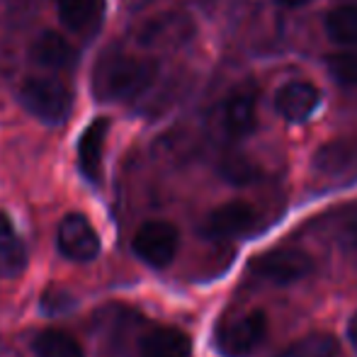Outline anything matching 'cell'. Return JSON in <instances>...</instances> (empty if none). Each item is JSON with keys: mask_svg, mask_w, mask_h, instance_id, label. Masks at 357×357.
<instances>
[{"mask_svg": "<svg viewBox=\"0 0 357 357\" xmlns=\"http://www.w3.org/2000/svg\"><path fill=\"white\" fill-rule=\"evenodd\" d=\"M158 75V63L151 59L107 52L93 71V93L102 102H124L144 95Z\"/></svg>", "mask_w": 357, "mask_h": 357, "instance_id": "cell-1", "label": "cell"}, {"mask_svg": "<svg viewBox=\"0 0 357 357\" xmlns=\"http://www.w3.org/2000/svg\"><path fill=\"white\" fill-rule=\"evenodd\" d=\"M20 102L44 124H63L73 109V95L66 83L52 75H32L20 88Z\"/></svg>", "mask_w": 357, "mask_h": 357, "instance_id": "cell-2", "label": "cell"}, {"mask_svg": "<svg viewBox=\"0 0 357 357\" xmlns=\"http://www.w3.org/2000/svg\"><path fill=\"white\" fill-rule=\"evenodd\" d=\"M268 335V316L265 311H248L236 316L216 328L214 343L224 357H248Z\"/></svg>", "mask_w": 357, "mask_h": 357, "instance_id": "cell-3", "label": "cell"}, {"mask_svg": "<svg viewBox=\"0 0 357 357\" xmlns=\"http://www.w3.org/2000/svg\"><path fill=\"white\" fill-rule=\"evenodd\" d=\"M180 234L170 221H146L134 234L132 250L144 265L149 268H168L178 255Z\"/></svg>", "mask_w": 357, "mask_h": 357, "instance_id": "cell-4", "label": "cell"}, {"mask_svg": "<svg viewBox=\"0 0 357 357\" xmlns=\"http://www.w3.org/2000/svg\"><path fill=\"white\" fill-rule=\"evenodd\" d=\"M250 270L268 282L284 287L311 275L314 260H311L309 253L299 248H275L250 260Z\"/></svg>", "mask_w": 357, "mask_h": 357, "instance_id": "cell-5", "label": "cell"}, {"mask_svg": "<svg viewBox=\"0 0 357 357\" xmlns=\"http://www.w3.org/2000/svg\"><path fill=\"white\" fill-rule=\"evenodd\" d=\"M56 245L68 260L90 263L100 255V236L88 221V216L73 212L61 219L56 229Z\"/></svg>", "mask_w": 357, "mask_h": 357, "instance_id": "cell-6", "label": "cell"}, {"mask_svg": "<svg viewBox=\"0 0 357 357\" xmlns=\"http://www.w3.org/2000/svg\"><path fill=\"white\" fill-rule=\"evenodd\" d=\"M195 22L183 13H163L155 17L146 20L139 27L137 39L142 47H155V49H175L183 47L192 39Z\"/></svg>", "mask_w": 357, "mask_h": 357, "instance_id": "cell-7", "label": "cell"}, {"mask_svg": "<svg viewBox=\"0 0 357 357\" xmlns=\"http://www.w3.org/2000/svg\"><path fill=\"white\" fill-rule=\"evenodd\" d=\"M314 170L331 180H357V137H340L314 153Z\"/></svg>", "mask_w": 357, "mask_h": 357, "instance_id": "cell-8", "label": "cell"}, {"mask_svg": "<svg viewBox=\"0 0 357 357\" xmlns=\"http://www.w3.org/2000/svg\"><path fill=\"white\" fill-rule=\"evenodd\" d=\"M255 224V209L248 202H226L221 207H216L214 212L207 214L202 224V234L207 238L224 241V238H236V236H243L253 229Z\"/></svg>", "mask_w": 357, "mask_h": 357, "instance_id": "cell-9", "label": "cell"}, {"mask_svg": "<svg viewBox=\"0 0 357 357\" xmlns=\"http://www.w3.org/2000/svg\"><path fill=\"white\" fill-rule=\"evenodd\" d=\"M321 93L306 80H289L275 93V109L291 124H301L319 109Z\"/></svg>", "mask_w": 357, "mask_h": 357, "instance_id": "cell-10", "label": "cell"}, {"mask_svg": "<svg viewBox=\"0 0 357 357\" xmlns=\"http://www.w3.org/2000/svg\"><path fill=\"white\" fill-rule=\"evenodd\" d=\"M29 61L49 71H71L78 63V52L61 34L42 32L29 44Z\"/></svg>", "mask_w": 357, "mask_h": 357, "instance_id": "cell-11", "label": "cell"}, {"mask_svg": "<svg viewBox=\"0 0 357 357\" xmlns=\"http://www.w3.org/2000/svg\"><path fill=\"white\" fill-rule=\"evenodd\" d=\"M109 132V119L107 117H98L83 129L78 139V168L83 173V178L93 185H100L102 180V149H105V139Z\"/></svg>", "mask_w": 357, "mask_h": 357, "instance_id": "cell-12", "label": "cell"}, {"mask_svg": "<svg viewBox=\"0 0 357 357\" xmlns=\"http://www.w3.org/2000/svg\"><path fill=\"white\" fill-rule=\"evenodd\" d=\"M255 90L250 85L236 88L234 93L226 98L224 112H221V124L224 132L231 139H245L248 134H253L258 117H255Z\"/></svg>", "mask_w": 357, "mask_h": 357, "instance_id": "cell-13", "label": "cell"}, {"mask_svg": "<svg viewBox=\"0 0 357 357\" xmlns=\"http://www.w3.org/2000/svg\"><path fill=\"white\" fill-rule=\"evenodd\" d=\"M54 5H56L59 20L80 37H90L98 32L107 10L105 0H54Z\"/></svg>", "mask_w": 357, "mask_h": 357, "instance_id": "cell-14", "label": "cell"}, {"mask_svg": "<svg viewBox=\"0 0 357 357\" xmlns=\"http://www.w3.org/2000/svg\"><path fill=\"white\" fill-rule=\"evenodd\" d=\"M139 353L142 357H190L192 340L185 331L173 328V326H158L142 338Z\"/></svg>", "mask_w": 357, "mask_h": 357, "instance_id": "cell-15", "label": "cell"}, {"mask_svg": "<svg viewBox=\"0 0 357 357\" xmlns=\"http://www.w3.org/2000/svg\"><path fill=\"white\" fill-rule=\"evenodd\" d=\"M27 268V248L15 231L13 221L0 212V278H20Z\"/></svg>", "mask_w": 357, "mask_h": 357, "instance_id": "cell-16", "label": "cell"}, {"mask_svg": "<svg viewBox=\"0 0 357 357\" xmlns=\"http://www.w3.org/2000/svg\"><path fill=\"white\" fill-rule=\"evenodd\" d=\"M32 353L34 357H85L78 340L59 328H47L34 335Z\"/></svg>", "mask_w": 357, "mask_h": 357, "instance_id": "cell-17", "label": "cell"}, {"mask_svg": "<svg viewBox=\"0 0 357 357\" xmlns=\"http://www.w3.org/2000/svg\"><path fill=\"white\" fill-rule=\"evenodd\" d=\"M338 355H340V343L335 335L309 333L304 338L294 340L291 345H287L284 350H280L273 357H338Z\"/></svg>", "mask_w": 357, "mask_h": 357, "instance_id": "cell-18", "label": "cell"}, {"mask_svg": "<svg viewBox=\"0 0 357 357\" xmlns=\"http://www.w3.org/2000/svg\"><path fill=\"white\" fill-rule=\"evenodd\" d=\"M326 34L335 44H357V5H340L326 15Z\"/></svg>", "mask_w": 357, "mask_h": 357, "instance_id": "cell-19", "label": "cell"}, {"mask_svg": "<svg viewBox=\"0 0 357 357\" xmlns=\"http://www.w3.org/2000/svg\"><path fill=\"white\" fill-rule=\"evenodd\" d=\"M326 68H328L331 78L335 83L357 88V52L333 54V56L326 59Z\"/></svg>", "mask_w": 357, "mask_h": 357, "instance_id": "cell-20", "label": "cell"}, {"mask_svg": "<svg viewBox=\"0 0 357 357\" xmlns=\"http://www.w3.org/2000/svg\"><path fill=\"white\" fill-rule=\"evenodd\" d=\"M219 173L221 178L234 185H248L258 178V168L245 155H229V158H224V163L219 165Z\"/></svg>", "mask_w": 357, "mask_h": 357, "instance_id": "cell-21", "label": "cell"}, {"mask_svg": "<svg viewBox=\"0 0 357 357\" xmlns=\"http://www.w3.org/2000/svg\"><path fill=\"white\" fill-rule=\"evenodd\" d=\"M42 311L47 316H63L75 309V296L63 287H49L42 294Z\"/></svg>", "mask_w": 357, "mask_h": 357, "instance_id": "cell-22", "label": "cell"}, {"mask_svg": "<svg viewBox=\"0 0 357 357\" xmlns=\"http://www.w3.org/2000/svg\"><path fill=\"white\" fill-rule=\"evenodd\" d=\"M345 236H348L350 245L357 248V214L348 221V224H345Z\"/></svg>", "mask_w": 357, "mask_h": 357, "instance_id": "cell-23", "label": "cell"}, {"mask_svg": "<svg viewBox=\"0 0 357 357\" xmlns=\"http://www.w3.org/2000/svg\"><path fill=\"white\" fill-rule=\"evenodd\" d=\"M348 338H350V343H353V348L357 350V311L353 314V319H350V324H348Z\"/></svg>", "mask_w": 357, "mask_h": 357, "instance_id": "cell-24", "label": "cell"}, {"mask_svg": "<svg viewBox=\"0 0 357 357\" xmlns=\"http://www.w3.org/2000/svg\"><path fill=\"white\" fill-rule=\"evenodd\" d=\"M280 5H284V8H301V5H306L309 0H278Z\"/></svg>", "mask_w": 357, "mask_h": 357, "instance_id": "cell-25", "label": "cell"}]
</instances>
